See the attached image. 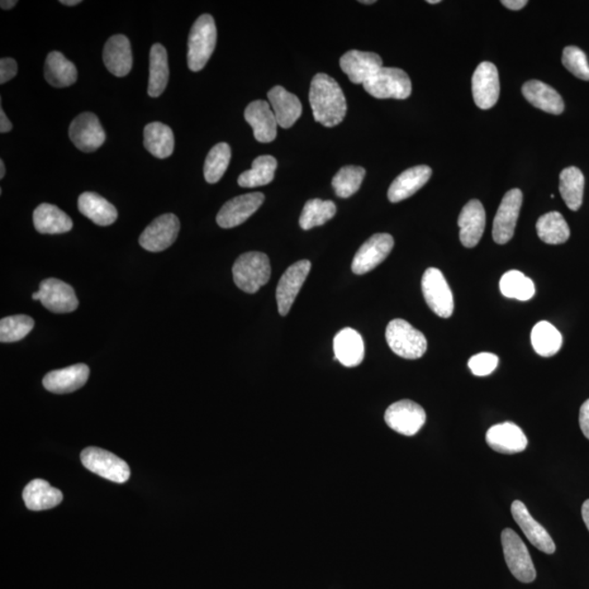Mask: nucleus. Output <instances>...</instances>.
I'll list each match as a JSON object with an SVG mask.
<instances>
[{
	"instance_id": "nucleus-1",
	"label": "nucleus",
	"mask_w": 589,
	"mask_h": 589,
	"mask_svg": "<svg viewBox=\"0 0 589 589\" xmlns=\"http://www.w3.org/2000/svg\"><path fill=\"white\" fill-rule=\"evenodd\" d=\"M309 102L315 121L325 127L340 125L348 113L343 90L329 75L318 74L313 77Z\"/></svg>"
},
{
	"instance_id": "nucleus-2",
	"label": "nucleus",
	"mask_w": 589,
	"mask_h": 589,
	"mask_svg": "<svg viewBox=\"0 0 589 589\" xmlns=\"http://www.w3.org/2000/svg\"><path fill=\"white\" fill-rule=\"evenodd\" d=\"M216 39L215 19L210 14H202L190 30L187 57L190 70L197 73L206 67L216 50Z\"/></svg>"
},
{
	"instance_id": "nucleus-3",
	"label": "nucleus",
	"mask_w": 589,
	"mask_h": 589,
	"mask_svg": "<svg viewBox=\"0 0 589 589\" xmlns=\"http://www.w3.org/2000/svg\"><path fill=\"white\" fill-rule=\"evenodd\" d=\"M237 287L247 294H255L269 282L271 264L269 256L258 251L241 255L232 267Z\"/></svg>"
},
{
	"instance_id": "nucleus-4",
	"label": "nucleus",
	"mask_w": 589,
	"mask_h": 589,
	"mask_svg": "<svg viewBox=\"0 0 589 589\" xmlns=\"http://www.w3.org/2000/svg\"><path fill=\"white\" fill-rule=\"evenodd\" d=\"M386 339L393 353L405 359L421 358L428 348L425 335L403 319L389 323Z\"/></svg>"
},
{
	"instance_id": "nucleus-5",
	"label": "nucleus",
	"mask_w": 589,
	"mask_h": 589,
	"mask_svg": "<svg viewBox=\"0 0 589 589\" xmlns=\"http://www.w3.org/2000/svg\"><path fill=\"white\" fill-rule=\"evenodd\" d=\"M364 88L375 98L406 99L412 94V81L400 68L382 67L364 84Z\"/></svg>"
},
{
	"instance_id": "nucleus-6",
	"label": "nucleus",
	"mask_w": 589,
	"mask_h": 589,
	"mask_svg": "<svg viewBox=\"0 0 589 589\" xmlns=\"http://www.w3.org/2000/svg\"><path fill=\"white\" fill-rule=\"evenodd\" d=\"M503 554L507 567L515 578L522 583H531L536 578V569L529 549L514 530L507 529L501 535Z\"/></svg>"
},
{
	"instance_id": "nucleus-7",
	"label": "nucleus",
	"mask_w": 589,
	"mask_h": 589,
	"mask_svg": "<svg viewBox=\"0 0 589 589\" xmlns=\"http://www.w3.org/2000/svg\"><path fill=\"white\" fill-rule=\"evenodd\" d=\"M83 467L94 474L114 483H123L130 477V468L125 460L99 448H87L81 453Z\"/></svg>"
},
{
	"instance_id": "nucleus-8",
	"label": "nucleus",
	"mask_w": 589,
	"mask_h": 589,
	"mask_svg": "<svg viewBox=\"0 0 589 589\" xmlns=\"http://www.w3.org/2000/svg\"><path fill=\"white\" fill-rule=\"evenodd\" d=\"M421 289L427 305L440 318H450L454 311L453 293L441 271L429 268L421 279Z\"/></svg>"
},
{
	"instance_id": "nucleus-9",
	"label": "nucleus",
	"mask_w": 589,
	"mask_h": 589,
	"mask_svg": "<svg viewBox=\"0 0 589 589\" xmlns=\"http://www.w3.org/2000/svg\"><path fill=\"white\" fill-rule=\"evenodd\" d=\"M427 420L424 408L410 400L398 401L389 406L384 420L392 430L403 436H415Z\"/></svg>"
},
{
	"instance_id": "nucleus-10",
	"label": "nucleus",
	"mask_w": 589,
	"mask_h": 589,
	"mask_svg": "<svg viewBox=\"0 0 589 589\" xmlns=\"http://www.w3.org/2000/svg\"><path fill=\"white\" fill-rule=\"evenodd\" d=\"M522 202L520 189H512L503 197L493 221L492 237L499 245H506L514 236Z\"/></svg>"
},
{
	"instance_id": "nucleus-11",
	"label": "nucleus",
	"mask_w": 589,
	"mask_h": 589,
	"mask_svg": "<svg viewBox=\"0 0 589 589\" xmlns=\"http://www.w3.org/2000/svg\"><path fill=\"white\" fill-rule=\"evenodd\" d=\"M180 230L178 217L172 213L155 218L140 236V246L150 253H161L177 240Z\"/></svg>"
},
{
	"instance_id": "nucleus-12",
	"label": "nucleus",
	"mask_w": 589,
	"mask_h": 589,
	"mask_svg": "<svg viewBox=\"0 0 589 589\" xmlns=\"http://www.w3.org/2000/svg\"><path fill=\"white\" fill-rule=\"evenodd\" d=\"M69 137L80 151L91 153L101 147L106 140L101 122L93 113H82L75 117L69 128Z\"/></svg>"
},
{
	"instance_id": "nucleus-13",
	"label": "nucleus",
	"mask_w": 589,
	"mask_h": 589,
	"mask_svg": "<svg viewBox=\"0 0 589 589\" xmlns=\"http://www.w3.org/2000/svg\"><path fill=\"white\" fill-rule=\"evenodd\" d=\"M393 247L394 240L389 234H375L370 237L355 255L351 270L357 275L370 272L388 258Z\"/></svg>"
},
{
	"instance_id": "nucleus-14",
	"label": "nucleus",
	"mask_w": 589,
	"mask_h": 589,
	"mask_svg": "<svg viewBox=\"0 0 589 589\" xmlns=\"http://www.w3.org/2000/svg\"><path fill=\"white\" fill-rule=\"evenodd\" d=\"M310 270V261L302 260L285 271L277 288V302L279 315H288Z\"/></svg>"
},
{
	"instance_id": "nucleus-15",
	"label": "nucleus",
	"mask_w": 589,
	"mask_h": 589,
	"mask_svg": "<svg viewBox=\"0 0 589 589\" xmlns=\"http://www.w3.org/2000/svg\"><path fill=\"white\" fill-rule=\"evenodd\" d=\"M472 89L474 101L481 109L495 106L500 95V81L495 65L483 61L473 75Z\"/></svg>"
},
{
	"instance_id": "nucleus-16",
	"label": "nucleus",
	"mask_w": 589,
	"mask_h": 589,
	"mask_svg": "<svg viewBox=\"0 0 589 589\" xmlns=\"http://www.w3.org/2000/svg\"><path fill=\"white\" fill-rule=\"evenodd\" d=\"M264 194L253 192L232 199L222 207L216 216L218 226L232 228L240 226L255 215L264 202Z\"/></svg>"
},
{
	"instance_id": "nucleus-17",
	"label": "nucleus",
	"mask_w": 589,
	"mask_h": 589,
	"mask_svg": "<svg viewBox=\"0 0 589 589\" xmlns=\"http://www.w3.org/2000/svg\"><path fill=\"white\" fill-rule=\"evenodd\" d=\"M381 57L370 51H349L341 57L340 66L351 82L365 84L382 68Z\"/></svg>"
},
{
	"instance_id": "nucleus-18",
	"label": "nucleus",
	"mask_w": 589,
	"mask_h": 589,
	"mask_svg": "<svg viewBox=\"0 0 589 589\" xmlns=\"http://www.w3.org/2000/svg\"><path fill=\"white\" fill-rule=\"evenodd\" d=\"M39 292L42 305L51 312L69 313L75 311L79 306L75 289L60 279H44L40 285Z\"/></svg>"
},
{
	"instance_id": "nucleus-19",
	"label": "nucleus",
	"mask_w": 589,
	"mask_h": 589,
	"mask_svg": "<svg viewBox=\"0 0 589 589\" xmlns=\"http://www.w3.org/2000/svg\"><path fill=\"white\" fill-rule=\"evenodd\" d=\"M511 512L513 519L521 527L522 533L535 547L547 554H553L555 545L548 531L531 516L526 506L522 501L516 500L512 503Z\"/></svg>"
},
{
	"instance_id": "nucleus-20",
	"label": "nucleus",
	"mask_w": 589,
	"mask_h": 589,
	"mask_svg": "<svg viewBox=\"0 0 589 589\" xmlns=\"http://www.w3.org/2000/svg\"><path fill=\"white\" fill-rule=\"evenodd\" d=\"M245 120L253 127L255 140L261 144H270L277 137L279 123L269 102L258 99L250 103L245 111Z\"/></svg>"
},
{
	"instance_id": "nucleus-21",
	"label": "nucleus",
	"mask_w": 589,
	"mask_h": 589,
	"mask_svg": "<svg viewBox=\"0 0 589 589\" xmlns=\"http://www.w3.org/2000/svg\"><path fill=\"white\" fill-rule=\"evenodd\" d=\"M459 240L467 248H474L481 241L486 227V212L483 203L476 199L470 200L459 216Z\"/></svg>"
},
{
	"instance_id": "nucleus-22",
	"label": "nucleus",
	"mask_w": 589,
	"mask_h": 589,
	"mask_svg": "<svg viewBox=\"0 0 589 589\" xmlns=\"http://www.w3.org/2000/svg\"><path fill=\"white\" fill-rule=\"evenodd\" d=\"M486 441L492 450L502 454L522 452L529 444L520 427L509 421L492 426L487 431Z\"/></svg>"
},
{
	"instance_id": "nucleus-23",
	"label": "nucleus",
	"mask_w": 589,
	"mask_h": 589,
	"mask_svg": "<svg viewBox=\"0 0 589 589\" xmlns=\"http://www.w3.org/2000/svg\"><path fill=\"white\" fill-rule=\"evenodd\" d=\"M89 374L87 365H74L47 373L43 379V386L51 393L67 394L82 388L88 381Z\"/></svg>"
},
{
	"instance_id": "nucleus-24",
	"label": "nucleus",
	"mask_w": 589,
	"mask_h": 589,
	"mask_svg": "<svg viewBox=\"0 0 589 589\" xmlns=\"http://www.w3.org/2000/svg\"><path fill=\"white\" fill-rule=\"evenodd\" d=\"M431 175L432 169L427 165L415 166L404 170L389 186V200L397 203L412 197L429 182Z\"/></svg>"
},
{
	"instance_id": "nucleus-25",
	"label": "nucleus",
	"mask_w": 589,
	"mask_h": 589,
	"mask_svg": "<svg viewBox=\"0 0 589 589\" xmlns=\"http://www.w3.org/2000/svg\"><path fill=\"white\" fill-rule=\"evenodd\" d=\"M103 61L109 73L116 77H126L132 68V51L130 41L122 35L108 39L103 51Z\"/></svg>"
},
{
	"instance_id": "nucleus-26",
	"label": "nucleus",
	"mask_w": 589,
	"mask_h": 589,
	"mask_svg": "<svg viewBox=\"0 0 589 589\" xmlns=\"http://www.w3.org/2000/svg\"><path fill=\"white\" fill-rule=\"evenodd\" d=\"M268 98L279 127L288 130L302 114V106L296 95L288 92L281 85L270 90Z\"/></svg>"
},
{
	"instance_id": "nucleus-27",
	"label": "nucleus",
	"mask_w": 589,
	"mask_h": 589,
	"mask_svg": "<svg viewBox=\"0 0 589 589\" xmlns=\"http://www.w3.org/2000/svg\"><path fill=\"white\" fill-rule=\"evenodd\" d=\"M335 359L345 367H357L365 358V343L357 331L345 327L334 337Z\"/></svg>"
},
{
	"instance_id": "nucleus-28",
	"label": "nucleus",
	"mask_w": 589,
	"mask_h": 589,
	"mask_svg": "<svg viewBox=\"0 0 589 589\" xmlns=\"http://www.w3.org/2000/svg\"><path fill=\"white\" fill-rule=\"evenodd\" d=\"M522 93L531 106L546 113L560 115L564 111V102L560 95L550 85L538 80H530L522 85Z\"/></svg>"
},
{
	"instance_id": "nucleus-29",
	"label": "nucleus",
	"mask_w": 589,
	"mask_h": 589,
	"mask_svg": "<svg viewBox=\"0 0 589 589\" xmlns=\"http://www.w3.org/2000/svg\"><path fill=\"white\" fill-rule=\"evenodd\" d=\"M33 223L40 234H64L74 226L73 220L53 204H40L33 213Z\"/></svg>"
},
{
	"instance_id": "nucleus-30",
	"label": "nucleus",
	"mask_w": 589,
	"mask_h": 589,
	"mask_svg": "<svg viewBox=\"0 0 589 589\" xmlns=\"http://www.w3.org/2000/svg\"><path fill=\"white\" fill-rule=\"evenodd\" d=\"M23 500L28 510H50L60 505L63 493L43 479H35L23 491Z\"/></svg>"
},
{
	"instance_id": "nucleus-31",
	"label": "nucleus",
	"mask_w": 589,
	"mask_h": 589,
	"mask_svg": "<svg viewBox=\"0 0 589 589\" xmlns=\"http://www.w3.org/2000/svg\"><path fill=\"white\" fill-rule=\"evenodd\" d=\"M79 211L87 216L95 224L109 226L115 223L118 217L116 208L106 199L95 192H83L78 200Z\"/></svg>"
},
{
	"instance_id": "nucleus-32",
	"label": "nucleus",
	"mask_w": 589,
	"mask_h": 589,
	"mask_svg": "<svg viewBox=\"0 0 589 589\" xmlns=\"http://www.w3.org/2000/svg\"><path fill=\"white\" fill-rule=\"evenodd\" d=\"M78 71L75 64L60 53L51 51L45 61V79L55 88H67L75 83Z\"/></svg>"
},
{
	"instance_id": "nucleus-33",
	"label": "nucleus",
	"mask_w": 589,
	"mask_h": 589,
	"mask_svg": "<svg viewBox=\"0 0 589 589\" xmlns=\"http://www.w3.org/2000/svg\"><path fill=\"white\" fill-rule=\"evenodd\" d=\"M169 79V56L161 44L152 46L150 51V78L147 93L151 98H159L168 87Z\"/></svg>"
},
{
	"instance_id": "nucleus-34",
	"label": "nucleus",
	"mask_w": 589,
	"mask_h": 589,
	"mask_svg": "<svg viewBox=\"0 0 589 589\" xmlns=\"http://www.w3.org/2000/svg\"><path fill=\"white\" fill-rule=\"evenodd\" d=\"M145 147L158 159H166L173 154L175 137L173 130L161 122H151L144 131Z\"/></svg>"
},
{
	"instance_id": "nucleus-35",
	"label": "nucleus",
	"mask_w": 589,
	"mask_h": 589,
	"mask_svg": "<svg viewBox=\"0 0 589 589\" xmlns=\"http://www.w3.org/2000/svg\"><path fill=\"white\" fill-rule=\"evenodd\" d=\"M585 187V177L576 166L562 170L560 174V193L569 210L577 211L582 207Z\"/></svg>"
},
{
	"instance_id": "nucleus-36",
	"label": "nucleus",
	"mask_w": 589,
	"mask_h": 589,
	"mask_svg": "<svg viewBox=\"0 0 589 589\" xmlns=\"http://www.w3.org/2000/svg\"><path fill=\"white\" fill-rule=\"evenodd\" d=\"M537 234L549 245H562L569 239V227L562 213L549 212L539 217L536 224Z\"/></svg>"
},
{
	"instance_id": "nucleus-37",
	"label": "nucleus",
	"mask_w": 589,
	"mask_h": 589,
	"mask_svg": "<svg viewBox=\"0 0 589 589\" xmlns=\"http://www.w3.org/2000/svg\"><path fill=\"white\" fill-rule=\"evenodd\" d=\"M278 161L272 155H261L254 161L253 168L246 170L239 177L242 188L265 186L274 179Z\"/></svg>"
},
{
	"instance_id": "nucleus-38",
	"label": "nucleus",
	"mask_w": 589,
	"mask_h": 589,
	"mask_svg": "<svg viewBox=\"0 0 589 589\" xmlns=\"http://www.w3.org/2000/svg\"><path fill=\"white\" fill-rule=\"evenodd\" d=\"M530 337L536 353L543 357H551L562 349V335L547 321L537 323Z\"/></svg>"
},
{
	"instance_id": "nucleus-39",
	"label": "nucleus",
	"mask_w": 589,
	"mask_h": 589,
	"mask_svg": "<svg viewBox=\"0 0 589 589\" xmlns=\"http://www.w3.org/2000/svg\"><path fill=\"white\" fill-rule=\"evenodd\" d=\"M336 215V206L332 201L311 199L307 201L299 218V225L302 230L309 231L313 227L325 225Z\"/></svg>"
},
{
	"instance_id": "nucleus-40",
	"label": "nucleus",
	"mask_w": 589,
	"mask_h": 589,
	"mask_svg": "<svg viewBox=\"0 0 589 589\" xmlns=\"http://www.w3.org/2000/svg\"><path fill=\"white\" fill-rule=\"evenodd\" d=\"M500 291L503 296L527 302L534 297L535 285L520 271H509L501 278Z\"/></svg>"
},
{
	"instance_id": "nucleus-41",
	"label": "nucleus",
	"mask_w": 589,
	"mask_h": 589,
	"mask_svg": "<svg viewBox=\"0 0 589 589\" xmlns=\"http://www.w3.org/2000/svg\"><path fill=\"white\" fill-rule=\"evenodd\" d=\"M232 158L231 146L221 142L213 146L204 161V178L208 184H216L224 176Z\"/></svg>"
},
{
	"instance_id": "nucleus-42",
	"label": "nucleus",
	"mask_w": 589,
	"mask_h": 589,
	"mask_svg": "<svg viewBox=\"0 0 589 589\" xmlns=\"http://www.w3.org/2000/svg\"><path fill=\"white\" fill-rule=\"evenodd\" d=\"M365 176V169L360 168V166H344L332 179V187H334L337 197L349 198L358 192Z\"/></svg>"
},
{
	"instance_id": "nucleus-43",
	"label": "nucleus",
	"mask_w": 589,
	"mask_h": 589,
	"mask_svg": "<svg viewBox=\"0 0 589 589\" xmlns=\"http://www.w3.org/2000/svg\"><path fill=\"white\" fill-rule=\"evenodd\" d=\"M35 327V320L25 315L4 318L0 321V341L3 343H14L21 341Z\"/></svg>"
},
{
	"instance_id": "nucleus-44",
	"label": "nucleus",
	"mask_w": 589,
	"mask_h": 589,
	"mask_svg": "<svg viewBox=\"0 0 589 589\" xmlns=\"http://www.w3.org/2000/svg\"><path fill=\"white\" fill-rule=\"evenodd\" d=\"M562 64L577 78L589 81L587 56L577 46H568L563 50Z\"/></svg>"
},
{
	"instance_id": "nucleus-45",
	"label": "nucleus",
	"mask_w": 589,
	"mask_h": 589,
	"mask_svg": "<svg viewBox=\"0 0 589 589\" xmlns=\"http://www.w3.org/2000/svg\"><path fill=\"white\" fill-rule=\"evenodd\" d=\"M498 356L491 353H481L469 359L468 367L477 377H486L491 374L498 367Z\"/></svg>"
},
{
	"instance_id": "nucleus-46",
	"label": "nucleus",
	"mask_w": 589,
	"mask_h": 589,
	"mask_svg": "<svg viewBox=\"0 0 589 589\" xmlns=\"http://www.w3.org/2000/svg\"><path fill=\"white\" fill-rule=\"evenodd\" d=\"M18 73L17 61L12 59H2L0 60V83H7L16 77Z\"/></svg>"
},
{
	"instance_id": "nucleus-47",
	"label": "nucleus",
	"mask_w": 589,
	"mask_h": 589,
	"mask_svg": "<svg viewBox=\"0 0 589 589\" xmlns=\"http://www.w3.org/2000/svg\"><path fill=\"white\" fill-rule=\"evenodd\" d=\"M579 427L583 435L589 440V400L584 403L579 410Z\"/></svg>"
},
{
	"instance_id": "nucleus-48",
	"label": "nucleus",
	"mask_w": 589,
	"mask_h": 589,
	"mask_svg": "<svg viewBox=\"0 0 589 589\" xmlns=\"http://www.w3.org/2000/svg\"><path fill=\"white\" fill-rule=\"evenodd\" d=\"M501 4L511 11H521L529 2L527 0H502Z\"/></svg>"
},
{
	"instance_id": "nucleus-49",
	"label": "nucleus",
	"mask_w": 589,
	"mask_h": 589,
	"mask_svg": "<svg viewBox=\"0 0 589 589\" xmlns=\"http://www.w3.org/2000/svg\"><path fill=\"white\" fill-rule=\"evenodd\" d=\"M12 130V123L8 120L6 114H4V109L0 111V132L2 134H6Z\"/></svg>"
},
{
	"instance_id": "nucleus-50",
	"label": "nucleus",
	"mask_w": 589,
	"mask_h": 589,
	"mask_svg": "<svg viewBox=\"0 0 589 589\" xmlns=\"http://www.w3.org/2000/svg\"><path fill=\"white\" fill-rule=\"evenodd\" d=\"M582 516L584 522H585V525L589 530V499L585 502H584V505L582 507Z\"/></svg>"
},
{
	"instance_id": "nucleus-51",
	"label": "nucleus",
	"mask_w": 589,
	"mask_h": 589,
	"mask_svg": "<svg viewBox=\"0 0 589 589\" xmlns=\"http://www.w3.org/2000/svg\"><path fill=\"white\" fill-rule=\"evenodd\" d=\"M18 4L17 0H2L0 3V7L4 9V11H11Z\"/></svg>"
},
{
	"instance_id": "nucleus-52",
	"label": "nucleus",
	"mask_w": 589,
	"mask_h": 589,
	"mask_svg": "<svg viewBox=\"0 0 589 589\" xmlns=\"http://www.w3.org/2000/svg\"><path fill=\"white\" fill-rule=\"evenodd\" d=\"M60 4H66V6H75V4H81V0H61Z\"/></svg>"
},
{
	"instance_id": "nucleus-53",
	"label": "nucleus",
	"mask_w": 589,
	"mask_h": 589,
	"mask_svg": "<svg viewBox=\"0 0 589 589\" xmlns=\"http://www.w3.org/2000/svg\"><path fill=\"white\" fill-rule=\"evenodd\" d=\"M4 174H6V168H4V161L3 160H0V179H3L4 177Z\"/></svg>"
},
{
	"instance_id": "nucleus-54",
	"label": "nucleus",
	"mask_w": 589,
	"mask_h": 589,
	"mask_svg": "<svg viewBox=\"0 0 589 589\" xmlns=\"http://www.w3.org/2000/svg\"><path fill=\"white\" fill-rule=\"evenodd\" d=\"M32 299H33V301H41L40 292L33 293Z\"/></svg>"
},
{
	"instance_id": "nucleus-55",
	"label": "nucleus",
	"mask_w": 589,
	"mask_h": 589,
	"mask_svg": "<svg viewBox=\"0 0 589 589\" xmlns=\"http://www.w3.org/2000/svg\"><path fill=\"white\" fill-rule=\"evenodd\" d=\"M359 3L365 4H374L375 2H374V0H368V2H365V0H362V2H359Z\"/></svg>"
},
{
	"instance_id": "nucleus-56",
	"label": "nucleus",
	"mask_w": 589,
	"mask_h": 589,
	"mask_svg": "<svg viewBox=\"0 0 589 589\" xmlns=\"http://www.w3.org/2000/svg\"><path fill=\"white\" fill-rule=\"evenodd\" d=\"M427 3L431 4H439L440 0H428V2H427Z\"/></svg>"
}]
</instances>
